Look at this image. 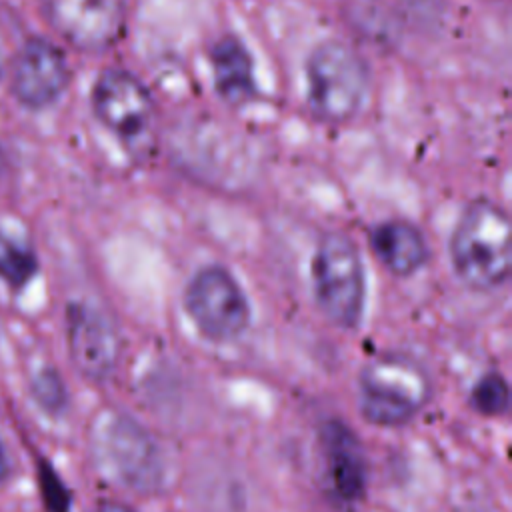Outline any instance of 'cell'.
I'll list each match as a JSON object with an SVG mask.
<instances>
[{
    "label": "cell",
    "mask_w": 512,
    "mask_h": 512,
    "mask_svg": "<svg viewBox=\"0 0 512 512\" xmlns=\"http://www.w3.org/2000/svg\"><path fill=\"white\" fill-rule=\"evenodd\" d=\"M450 256L456 274L476 290L506 282L512 266V226L506 210L488 200H472L456 222Z\"/></svg>",
    "instance_id": "6da1fadb"
},
{
    "label": "cell",
    "mask_w": 512,
    "mask_h": 512,
    "mask_svg": "<svg viewBox=\"0 0 512 512\" xmlns=\"http://www.w3.org/2000/svg\"><path fill=\"white\" fill-rule=\"evenodd\" d=\"M90 104L96 120L136 162L154 156L160 122L158 108L144 82L124 68H106L92 84Z\"/></svg>",
    "instance_id": "7a4b0ae2"
},
{
    "label": "cell",
    "mask_w": 512,
    "mask_h": 512,
    "mask_svg": "<svg viewBox=\"0 0 512 512\" xmlns=\"http://www.w3.org/2000/svg\"><path fill=\"white\" fill-rule=\"evenodd\" d=\"M306 86L308 106L320 122L346 124L366 102L370 86L368 64L350 44L326 40L306 60Z\"/></svg>",
    "instance_id": "3957f363"
},
{
    "label": "cell",
    "mask_w": 512,
    "mask_h": 512,
    "mask_svg": "<svg viewBox=\"0 0 512 512\" xmlns=\"http://www.w3.org/2000/svg\"><path fill=\"white\" fill-rule=\"evenodd\" d=\"M432 398L428 368L402 352H384L360 372V410L376 426L410 422Z\"/></svg>",
    "instance_id": "277c9868"
},
{
    "label": "cell",
    "mask_w": 512,
    "mask_h": 512,
    "mask_svg": "<svg viewBox=\"0 0 512 512\" xmlns=\"http://www.w3.org/2000/svg\"><path fill=\"white\" fill-rule=\"evenodd\" d=\"M94 456L102 470L134 492L148 494L162 484L160 450L130 416L106 412L94 422Z\"/></svg>",
    "instance_id": "5b68a950"
},
{
    "label": "cell",
    "mask_w": 512,
    "mask_h": 512,
    "mask_svg": "<svg viewBox=\"0 0 512 512\" xmlns=\"http://www.w3.org/2000/svg\"><path fill=\"white\" fill-rule=\"evenodd\" d=\"M314 294L324 316L340 328H354L364 310V266L356 244L342 232L320 238L312 260Z\"/></svg>",
    "instance_id": "8992f818"
},
{
    "label": "cell",
    "mask_w": 512,
    "mask_h": 512,
    "mask_svg": "<svg viewBox=\"0 0 512 512\" xmlns=\"http://www.w3.org/2000/svg\"><path fill=\"white\" fill-rule=\"evenodd\" d=\"M184 306L198 332L212 342L236 340L250 322L248 300L222 266H206L188 282Z\"/></svg>",
    "instance_id": "52a82bcc"
},
{
    "label": "cell",
    "mask_w": 512,
    "mask_h": 512,
    "mask_svg": "<svg viewBox=\"0 0 512 512\" xmlns=\"http://www.w3.org/2000/svg\"><path fill=\"white\" fill-rule=\"evenodd\" d=\"M38 6L46 24L82 52H106L126 30V0H38Z\"/></svg>",
    "instance_id": "ba28073f"
},
{
    "label": "cell",
    "mask_w": 512,
    "mask_h": 512,
    "mask_svg": "<svg viewBox=\"0 0 512 512\" xmlns=\"http://www.w3.org/2000/svg\"><path fill=\"white\" fill-rule=\"evenodd\" d=\"M70 84L66 54L50 40L32 36L10 58L8 86L14 100L28 110L52 106Z\"/></svg>",
    "instance_id": "9c48e42d"
},
{
    "label": "cell",
    "mask_w": 512,
    "mask_h": 512,
    "mask_svg": "<svg viewBox=\"0 0 512 512\" xmlns=\"http://www.w3.org/2000/svg\"><path fill=\"white\" fill-rule=\"evenodd\" d=\"M68 352L78 372L90 380H106L118 366L120 336L110 318L88 306L72 304L66 312Z\"/></svg>",
    "instance_id": "30bf717a"
},
{
    "label": "cell",
    "mask_w": 512,
    "mask_h": 512,
    "mask_svg": "<svg viewBox=\"0 0 512 512\" xmlns=\"http://www.w3.org/2000/svg\"><path fill=\"white\" fill-rule=\"evenodd\" d=\"M322 454L328 486L342 502L360 498L366 482V466L362 448L342 422L330 420L322 428Z\"/></svg>",
    "instance_id": "8fae6325"
},
{
    "label": "cell",
    "mask_w": 512,
    "mask_h": 512,
    "mask_svg": "<svg viewBox=\"0 0 512 512\" xmlns=\"http://www.w3.org/2000/svg\"><path fill=\"white\" fill-rule=\"evenodd\" d=\"M378 260L396 276H410L428 260V246L422 232L406 220L380 222L370 234Z\"/></svg>",
    "instance_id": "7c38bea8"
},
{
    "label": "cell",
    "mask_w": 512,
    "mask_h": 512,
    "mask_svg": "<svg viewBox=\"0 0 512 512\" xmlns=\"http://www.w3.org/2000/svg\"><path fill=\"white\" fill-rule=\"evenodd\" d=\"M212 72L218 94L230 104H244L254 98L252 58L244 44L234 36H222L212 52Z\"/></svg>",
    "instance_id": "4fadbf2b"
},
{
    "label": "cell",
    "mask_w": 512,
    "mask_h": 512,
    "mask_svg": "<svg viewBox=\"0 0 512 512\" xmlns=\"http://www.w3.org/2000/svg\"><path fill=\"white\" fill-rule=\"evenodd\" d=\"M38 262L34 252L16 242L14 238L0 234V278L14 290L26 286L36 274Z\"/></svg>",
    "instance_id": "5bb4252c"
},
{
    "label": "cell",
    "mask_w": 512,
    "mask_h": 512,
    "mask_svg": "<svg viewBox=\"0 0 512 512\" xmlns=\"http://www.w3.org/2000/svg\"><path fill=\"white\" fill-rule=\"evenodd\" d=\"M470 402L474 410H478L480 414H486V416L504 414L510 404V390L506 380L500 374L482 376L472 388Z\"/></svg>",
    "instance_id": "9a60e30c"
},
{
    "label": "cell",
    "mask_w": 512,
    "mask_h": 512,
    "mask_svg": "<svg viewBox=\"0 0 512 512\" xmlns=\"http://www.w3.org/2000/svg\"><path fill=\"white\" fill-rule=\"evenodd\" d=\"M32 394L38 404L48 412H58L66 404V390L64 384L52 368L40 370L32 380Z\"/></svg>",
    "instance_id": "2e32d148"
},
{
    "label": "cell",
    "mask_w": 512,
    "mask_h": 512,
    "mask_svg": "<svg viewBox=\"0 0 512 512\" xmlns=\"http://www.w3.org/2000/svg\"><path fill=\"white\" fill-rule=\"evenodd\" d=\"M38 482L42 502L48 512H68L70 496L58 474L48 462H38Z\"/></svg>",
    "instance_id": "e0dca14e"
},
{
    "label": "cell",
    "mask_w": 512,
    "mask_h": 512,
    "mask_svg": "<svg viewBox=\"0 0 512 512\" xmlns=\"http://www.w3.org/2000/svg\"><path fill=\"white\" fill-rule=\"evenodd\" d=\"M8 456H6V448L2 444V438H0V482H4L8 478Z\"/></svg>",
    "instance_id": "ac0fdd59"
},
{
    "label": "cell",
    "mask_w": 512,
    "mask_h": 512,
    "mask_svg": "<svg viewBox=\"0 0 512 512\" xmlns=\"http://www.w3.org/2000/svg\"><path fill=\"white\" fill-rule=\"evenodd\" d=\"M98 512H134L132 508L120 504V502H102Z\"/></svg>",
    "instance_id": "d6986e66"
}]
</instances>
